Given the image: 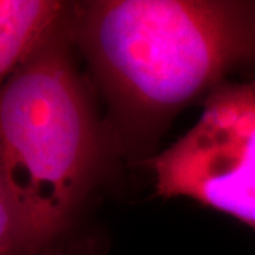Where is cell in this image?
Masks as SVG:
<instances>
[{
	"label": "cell",
	"instance_id": "cell-1",
	"mask_svg": "<svg viewBox=\"0 0 255 255\" xmlns=\"http://www.w3.org/2000/svg\"><path fill=\"white\" fill-rule=\"evenodd\" d=\"M70 33L122 160L143 164L173 118L255 73V1H73Z\"/></svg>",
	"mask_w": 255,
	"mask_h": 255
},
{
	"label": "cell",
	"instance_id": "cell-2",
	"mask_svg": "<svg viewBox=\"0 0 255 255\" xmlns=\"http://www.w3.org/2000/svg\"><path fill=\"white\" fill-rule=\"evenodd\" d=\"M73 6V1H71ZM64 20L0 90V184L11 255H100L97 210L122 160Z\"/></svg>",
	"mask_w": 255,
	"mask_h": 255
},
{
	"label": "cell",
	"instance_id": "cell-3",
	"mask_svg": "<svg viewBox=\"0 0 255 255\" xmlns=\"http://www.w3.org/2000/svg\"><path fill=\"white\" fill-rule=\"evenodd\" d=\"M197 124L145 163L156 196L187 197L255 231V73L201 100Z\"/></svg>",
	"mask_w": 255,
	"mask_h": 255
},
{
	"label": "cell",
	"instance_id": "cell-4",
	"mask_svg": "<svg viewBox=\"0 0 255 255\" xmlns=\"http://www.w3.org/2000/svg\"><path fill=\"white\" fill-rule=\"evenodd\" d=\"M71 1L0 0V90L67 16Z\"/></svg>",
	"mask_w": 255,
	"mask_h": 255
},
{
	"label": "cell",
	"instance_id": "cell-5",
	"mask_svg": "<svg viewBox=\"0 0 255 255\" xmlns=\"http://www.w3.org/2000/svg\"><path fill=\"white\" fill-rule=\"evenodd\" d=\"M16 241V221L7 196L0 184V255H11Z\"/></svg>",
	"mask_w": 255,
	"mask_h": 255
}]
</instances>
